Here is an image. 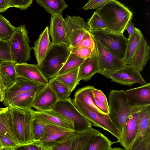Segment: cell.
Returning a JSON list of instances; mask_svg holds the SVG:
<instances>
[{
    "label": "cell",
    "instance_id": "19",
    "mask_svg": "<svg viewBox=\"0 0 150 150\" xmlns=\"http://www.w3.org/2000/svg\"><path fill=\"white\" fill-rule=\"evenodd\" d=\"M33 115L46 124L54 125L74 130L73 123L53 110L40 111L31 109Z\"/></svg>",
    "mask_w": 150,
    "mask_h": 150
},
{
    "label": "cell",
    "instance_id": "14",
    "mask_svg": "<svg viewBox=\"0 0 150 150\" xmlns=\"http://www.w3.org/2000/svg\"><path fill=\"white\" fill-rule=\"evenodd\" d=\"M139 112L130 115L124 124L119 143L126 150H131L137 137L139 124Z\"/></svg>",
    "mask_w": 150,
    "mask_h": 150
},
{
    "label": "cell",
    "instance_id": "10",
    "mask_svg": "<svg viewBox=\"0 0 150 150\" xmlns=\"http://www.w3.org/2000/svg\"><path fill=\"white\" fill-rule=\"evenodd\" d=\"M95 42L99 69L98 73L104 76L121 69L126 65L122 58L111 53L97 41L95 40Z\"/></svg>",
    "mask_w": 150,
    "mask_h": 150
},
{
    "label": "cell",
    "instance_id": "18",
    "mask_svg": "<svg viewBox=\"0 0 150 150\" xmlns=\"http://www.w3.org/2000/svg\"><path fill=\"white\" fill-rule=\"evenodd\" d=\"M100 132L92 127L83 131H74L70 136L71 150H87L89 145Z\"/></svg>",
    "mask_w": 150,
    "mask_h": 150
},
{
    "label": "cell",
    "instance_id": "31",
    "mask_svg": "<svg viewBox=\"0 0 150 150\" xmlns=\"http://www.w3.org/2000/svg\"><path fill=\"white\" fill-rule=\"evenodd\" d=\"M113 143V142L103 133L100 132L96 136L93 141L89 145L87 150L123 149L119 148H112L111 146Z\"/></svg>",
    "mask_w": 150,
    "mask_h": 150
},
{
    "label": "cell",
    "instance_id": "46",
    "mask_svg": "<svg viewBox=\"0 0 150 150\" xmlns=\"http://www.w3.org/2000/svg\"><path fill=\"white\" fill-rule=\"evenodd\" d=\"M92 97L96 98L109 108L108 104L107 98L101 90L95 88L92 91Z\"/></svg>",
    "mask_w": 150,
    "mask_h": 150
},
{
    "label": "cell",
    "instance_id": "20",
    "mask_svg": "<svg viewBox=\"0 0 150 150\" xmlns=\"http://www.w3.org/2000/svg\"><path fill=\"white\" fill-rule=\"evenodd\" d=\"M62 14L51 15L49 29L52 42L54 44H64L69 46L63 24Z\"/></svg>",
    "mask_w": 150,
    "mask_h": 150
},
{
    "label": "cell",
    "instance_id": "21",
    "mask_svg": "<svg viewBox=\"0 0 150 150\" xmlns=\"http://www.w3.org/2000/svg\"><path fill=\"white\" fill-rule=\"evenodd\" d=\"M99 71L96 47L91 55L84 59L79 68L78 79L80 81H87Z\"/></svg>",
    "mask_w": 150,
    "mask_h": 150
},
{
    "label": "cell",
    "instance_id": "33",
    "mask_svg": "<svg viewBox=\"0 0 150 150\" xmlns=\"http://www.w3.org/2000/svg\"><path fill=\"white\" fill-rule=\"evenodd\" d=\"M49 83L56 93L58 100H63L69 98L71 92L69 88L54 77L50 79Z\"/></svg>",
    "mask_w": 150,
    "mask_h": 150
},
{
    "label": "cell",
    "instance_id": "22",
    "mask_svg": "<svg viewBox=\"0 0 150 150\" xmlns=\"http://www.w3.org/2000/svg\"><path fill=\"white\" fill-rule=\"evenodd\" d=\"M150 139V105L139 112L138 133L131 150H135L142 141Z\"/></svg>",
    "mask_w": 150,
    "mask_h": 150
},
{
    "label": "cell",
    "instance_id": "23",
    "mask_svg": "<svg viewBox=\"0 0 150 150\" xmlns=\"http://www.w3.org/2000/svg\"><path fill=\"white\" fill-rule=\"evenodd\" d=\"M52 43L50 40L48 26L46 27L32 47L38 64L42 62L51 47Z\"/></svg>",
    "mask_w": 150,
    "mask_h": 150
},
{
    "label": "cell",
    "instance_id": "24",
    "mask_svg": "<svg viewBox=\"0 0 150 150\" xmlns=\"http://www.w3.org/2000/svg\"><path fill=\"white\" fill-rule=\"evenodd\" d=\"M150 47L144 37L129 64L142 71L150 59Z\"/></svg>",
    "mask_w": 150,
    "mask_h": 150
},
{
    "label": "cell",
    "instance_id": "6",
    "mask_svg": "<svg viewBox=\"0 0 150 150\" xmlns=\"http://www.w3.org/2000/svg\"><path fill=\"white\" fill-rule=\"evenodd\" d=\"M73 101L80 112L92 125L108 132L117 139V142H119L121 137V134L108 115L101 114L76 99H74Z\"/></svg>",
    "mask_w": 150,
    "mask_h": 150
},
{
    "label": "cell",
    "instance_id": "50",
    "mask_svg": "<svg viewBox=\"0 0 150 150\" xmlns=\"http://www.w3.org/2000/svg\"><path fill=\"white\" fill-rule=\"evenodd\" d=\"M135 28L134 25L133 23L130 20L127 24L125 28L128 32L129 37L128 39L130 38L134 33Z\"/></svg>",
    "mask_w": 150,
    "mask_h": 150
},
{
    "label": "cell",
    "instance_id": "51",
    "mask_svg": "<svg viewBox=\"0 0 150 150\" xmlns=\"http://www.w3.org/2000/svg\"><path fill=\"white\" fill-rule=\"evenodd\" d=\"M6 89L0 77V102H3Z\"/></svg>",
    "mask_w": 150,
    "mask_h": 150
},
{
    "label": "cell",
    "instance_id": "47",
    "mask_svg": "<svg viewBox=\"0 0 150 150\" xmlns=\"http://www.w3.org/2000/svg\"><path fill=\"white\" fill-rule=\"evenodd\" d=\"M92 100L95 105L105 114L108 115L109 113V108L103 103L96 98L92 97Z\"/></svg>",
    "mask_w": 150,
    "mask_h": 150
},
{
    "label": "cell",
    "instance_id": "34",
    "mask_svg": "<svg viewBox=\"0 0 150 150\" xmlns=\"http://www.w3.org/2000/svg\"><path fill=\"white\" fill-rule=\"evenodd\" d=\"M84 59L70 53L66 62L56 76L62 75L79 68Z\"/></svg>",
    "mask_w": 150,
    "mask_h": 150
},
{
    "label": "cell",
    "instance_id": "53",
    "mask_svg": "<svg viewBox=\"0 0 150 150\" xmlns=\"http://www.w3.org/2000/svg\"><path fill=\"white\" fill-rule=\"evenodd\" d=\"M4 108H2L0 107V111L4 109Z\"/></svg>",
    "mask_w": 150,
    "mask_h": 150
},
{
    "label": "cell",
    "instance_id": "43",
    "mask_svg": "<svg viewBox=\"0 0 150 150\" xmlns=\"http://www.w3.org/2000/svg\"><path fill=\"white\" fill-rule=\"evenodd\" d=\"M0 141L4 150H15L19 145L7 137L0 135Z\"/></svg>",
    "mask_w": 150,
    "mask_h": 150
},
{
    "label": "cell",
    "instance_id": "40",
    "mask_svg": "<svg viewBox=\"0 0 150 150\" xmlns=\"http://www.w3.org/2000/svg\"><path fill=\"white\" fill-rule=\"evenodd\" d=\"M69 47L70 48L71 53L84 59L89 57L93 51L88 48Z\"/></svg>",
    "mask_w": 150,
    "mask_h": 150
},
{
    "label": "cell",
    "instance_id": "41",
    "mask_svg": "<svg viewBox=\"0 0 150 150\" xmlns=\"http://www.w3.org/2000/svg\"><path fill=\"white\" fill-rule=\"evenodd\" d=\"M33 0H9L10 8L15 7L25 10L29 7Z\"/></svg>",
    "mask_w": 150,
    "mask_h": 150
},
{
    "label": "cell",
    "instance_id": "38",
    "mask_svg": "<svg viewBox=\"0 0 150 150\" xmlns=\"http://www.w3.org/2000/svg\"><path fill=\"white\" fill-rule=\"evenodd\" d=\"M96 46L95 40L93 35L91 31H88L85 33L81 40L72 47L88 48L93 50Z\"/></svg>",
    "mask_w": 150,
    "mask_h": 150
},
{
    "label": "cell",
    "instance_id": "49",
    "mask_svg": "<svg viewBox=\"0 0 150 150\" xmlns=\"http://www.w3.org/2000/svg\"><path fill=\"white\" fill-rule=\"evenodd\" d=\"M10 8L9 0H0V12H4Z\"/></svg>",
    "mask_w": 150,
    "mask_h": 150
},
{
    "label": "cell",
    "instance_id": "3",
    "mask_svg": "<svg viewBox=\"0 0 150 150\" xmlns=\"http://www.w3.org/2000/svg\"><path fill=\"white\" fill-rule=\"evenodd\" d=\"M70 50L64 44L52 43L38 67L48 79L55 77L68 59Z\"/></svg>",
    "mask_w": 150,
    "mask_h": 150
},
{
    "label": "cell",
    "instance_id": "26",
    "mask_svg": "<svg viewBox=\"0 0 150 150\" xmlns=\"http://www.w3.org/2000/svg\"><path fill=\"white\" fill-rule=\"evenodd\" d=\"M0 135L7 137L19 145L13 134L12 118L8 106L0 111Z\"/></svg>",
    "mask_w": 150,
    "mask_h": 150
},
{
    "label": "cell",
    "instance_id": "39",
    "mask_svg": "<svg viewBox=\"0 0 150 150\" xmlns=\"http://www.w3.org/2000/svg\"><path fill=\"white\" fill-rule=\"evenodd\" d=\"M0 59L12 62L8 40L0 39Z\"/></svg>",
    "mask_w": 150,
    "mask_h": 150
},
{
    "label": "cell",
    "instance_id": "52",
    "mask_svg": "<svg viewBox=\"0 0 150 150\" xmlns=\"http://www.w3.org/2000/svg\"><path fill=\"white\" fill-rule=\"evenodd\" d=\"M3 146L1 143V142L0 141V150H3Z\"/></svg>",
    "mask_w": 150,
    "mask_h": 150
},
{
    "label": "cell",
    "instance_id": "48",
    "mask_svg": "<svg viewBox=\"0 0 150 150\" xmlns=\"http://www.w3.org/2000/svg\"><path fill=\"white\" fill-rule=\"evenodd\" d=\"M135 150H150V139L141 142Z\"/></svg>",
    "mask_w": 150,
    "mask_h": 150
},
{
    "label": "cell",
    "instance_id": "5",
    "mask_svg": "<svg viewBox=\"0 0 150 150\" xmlns=\"http://www.w3.org/2000/svg\"><path fill=\"white\" fill-rule=\"evenodd\" d=\"M11 59L15 64L26 63L30 60V40L26 26L21 25L16 29L8 40Z\"/></svg>",
    "mask_w": 150,
    "mask_h": 150
},
{
    "label": "cell",
    "instance_id": "8",
    "mask_svg": "<svg viewBox=\"0 0 150 150\" xmlns=\"http://www.w3.org/2000/svg\"><path fill=\"white\" fill-rule=\"evenodd\" d=\"M91 33L95 40L109 51L120 58H123L128 39L123 34L112 32L106 30Z\"/></svg>",
    "mask_w": 150,
    "mask_h": 150
},
{
    "label": "cell",
    "instance_id": "11",
    "mask_svg": "<svg viewBox=\"0 0 150 150\" xmlns=\"http://www.w3.org/2000/svg\"><path fill=\"white\" fill-rule=\"evenodd\" d=\"M140 71L130 64H126L122 68L106 74L103 76L112 81L121 85L132 86L138 83L141 86L147 83L141 74Z\"/></svg>",
    "mask_w": 150,
    "mask_h": 150
},
{
    "label": "cell",
    "instance_id": "35",
    "mask_svg": "<svg viewBox=\"0 0 150 150\" xmlns=\"http://www.w3.org/2000/svg\"><path fill=\"white\" fill-rule=\"evenodd\" d=\"M46 124L33 115L32 122V137L33 142L40 141L44 134Z\"/></svg>",
    "mask_w": 150,
    "mask_h": 150
},
{
    "label": "cell",
    "instance_id": "15",
    "mask_svg": "<svg viewBox=\"0 0 150 150\" xmlns=\"http://www.w3.org/2000/svg\"><path fill=\"white\" fill-rule=\"evenodd\" d=\"M18 76L41 85H45L49 81L42 72L37 64L27 63L15 64Z\"/></svg>",
    "mask_w": 150,
    "mask_h": 150
},
{
    "label": "cell",
    "instance_id": "2",
    "mask_svg": "<svg viewBox=\"0 0 150 150\" xmlns=\"http://www.w3.org/2000/svg\"><path fill=\"white\" fill-rule=\"evenodd\" d=\"M108 116L121 134L128 117L139 112L148 106H132L129 105L123 90H111L108 96Z\"/></svg>",
    "mask_w": 150,
    "mask_h": 150
},
{
    "label": "cell",
    "instance_id": "17",
    "mask_svg": "<svg viewBox=\"0 0 150 150\" xmlns=\"http://www.w3.org/2000/svg\"><path fill=\"white\" fill-rule=\"evenodd\" d=\"M43 86L18 77L15 83L6 90L3 105L7 107L8 102L14 97L23 93L38 90Z\"/></svg>",
    "mask_w": 150,
    "mask_h": 150
},
{
    "label": "cell",
    "instance_id": "30",
    "mask_svg": "<svg viewBox=\"0 0 150 150\" xmlns=\"http://www.w3.org/2000/svg\"><path fill=\"white\" fill-rule=\"evenodd\" d=\"M92 86H87L78 90L75 93L74 99L80 101L98 112L105 114L94 103L92 99V91L95 89Z\"/></svg>",
    "mask_w": 150,
    "mask_h": 150
},
{
    "label": "cell",
    "instance_id": "32",
    "mask_svg": "<svg viewBox=\"0 0 150 150\" xmlns=\"http://www.w3.org/2000/svg\"><path fill=\"white\" fill-rule=\"evenodd\" d=\"M79 68L54 77L67 87L71 93L80 82L78 79Z\"/></svg>",
    "mask_w": 150,
    "mask_h": 150
},
{
    "label": "cell",
    "instance_id": "37",
    "mask_svg": "<svg viewBox=\"0 0 150 150\" xmlns=\"http://www.w3.org/2000/svg\"><path fill=\"white\" fill-rule=\"evenodd\" d=\"M87 20V23L91 32L105 30L104 22L96 11L94 12L91 18Z\"/></svg>",
    "mask_w": 150,
    "mask_h": 150
},
{
    "label": "cell",
    "instance_id": "36",
    "mask_svg": "<svg viewBox=\"0 0 150 150\" xmlns=\"http://www.w3.org/2000/svg\"><path fill=\"white\" fill-rule=\"evenodd\" d=\"M16 28V27L0 14V39L8 40Z\"/></svg>",
    "mask_w": 150,
    "mask_h": 150
},
{
    "label": "cell",
    "instance_id": "45",
    "mask_svg": "<svg viewBox=\"0 0 150 150\" xmlns=\"http://www.w3.org/2000/svg\"><path fill=\"white\" fill-rule=\"evenodd\" d=\"M70 136L64 141L54 145L52 147V150H71Z\"/></svg>",
    "mask_w": 150,
    "mask_h": 150
},
{
    "label": "cell",
    "instance_id": "13",
    "mask_svg": "<svg viewBox=\"0 0 150 150\" xmlns=\"http://www.w3.org/2000/svg\"><path fill=\"white\" fill-rule=\"evenodd\" d=\"M58 100L57 96L49 83L38 90L34 97L32 107L37 111L52 110Z\"/></svg>",
    "mask_w": 150,
    "mask_h": 150
},
{
    "label": "cell",
    "instance_id": "27",
    "mask_svg": "<svg viewBox=\"0 0 150 150\" xmlns=\"http://www.w3.org/2000/svg\"><path fill=\"white\" fill-rule=\"evenodd\" d=\"M144 36L139 29L135 28L132 36L128 39L126 49L123 58L126 64H129L138 49Z\"/></svg>",
    "mask_w": 150,
    "mask_h": 150
},
{
    "label": "cell",
    "instance_id": "7",
    "mask_svg": "<svg viewBox=\"0 0 150 150\" xmlns=\"http://www.w3.org/2000/svg\"><path fill=\"white\" fill-rule=\"evenodd\" d=\"M52 110L73 124L74 130L79 131L92 127V124L81 114L69 98L58 100Z\"/></svg>",
    "mask_w": 150,
    "mask_h": 150
},
{
    "label": "cell",
    "instance_id": "25",
    "mask_svg": "<svg viewBox=\"0 0 150 150\" xmlns=\"http://www.w3.org/2000/svg\"><path fill=\"white\" fill-rule=\"evenodd\" d=\"M15 64L11 61L0 59V77L6 90L14 84L18 78Z\"/></svg>",
    "mask_w": 150,
    "mask_h": 150
},
{
    "label": "cell",
    "instance_id": "12",
    "mask_svg": "<svg viewBox=\"0 0 150 150\" xmlns=\"http://www.w3.org/2000/svg\"><path fill=\"white\" fill-rule=\"evenodd\" d=\"M74 132L57 125L46 124L43 136L38 142L43 150H52L55 145L66 140Z\"/></svg>",
    "mask_w": 150,
    "mask_h": 150
},
{
    "label": "cell",
    "instance_id": "29",
    "mask_svg": "<svg viewBox=\"0 0 150 150\" xmlns=\"http://www.w3.org/2000/svg\"><path fill=\"white\" fill-rule=\"evenodd\" d=\"M37 3L51 15L62 14L69 7L64 0H36Z\"/></svg>",
    "mask_w": 150,
    "mask_h": 150
},
{
    "label": "cell",
    "instance_id": "28",
    "mask_svg": "<svg viewBox=\"0 0 150 150\" xmlns=\"http://www.w3.org/2000/svg\"><path fill=\"white\" fill-rule=\"evenodd\" d=\"M38 90L25 92L20 94L10 100L7 107L10 105L21 109H31L33 100Z\"/></svg>",
    "mask_w": 150,
    "mask_h": 150
},
{
    "label": "cell",
    "instance_id": "42",
    "mask_svg": "<svg viewBox=\"0 0 150 150\" xmlns=\"http://www.w3.org/2000/svg\"><path fill=\"white\" fill-rule=\"evenodd\" d=\"M110 0H89L81 8L87 10L99 8Z\"/></svg>",
    "mask_w": 150,
    "mask_h": 150
},
{
    "label": "cell",
    "instance_id": "9",
    "mask_svg": "<svg viewBox=\"0 0 150 150\" xmlns=\"http://www.w3.org/2000/svg\"><path fill=\"white\" fill-rule=\"evenodd\" d=\"M63 24L69 46L76 45L87 31H91L88 23L79 16H67L64 19Z\"/></svg>",
    "mask_w": 150,
    "mask_h": 150
},
{
    "label": "cell",
    "instance_id": "4",
    "mask_svg": "<svg viewBox=\"0 0 150 150\" xmlns=\"http://www.w3.org/2000/svg\"><path fill=\"white\" fill-rule=\"evenodd\" d=\"M7 106L12 118L13 134L19 145L33 142L32 137L31 109H21L10 105Z\"/></svg>",
    "mask_w": 150,
    "mask_h": 150
},
{
    "label": "cell",
    "instance_id": "16",
    "mask_svg": "<svg viewBox=\"0 0 150 150\" xmlns=\"http://www.w3.org/2000/svg\"><path fill=\"white\" fill-rule=\"evenodd\" d=\"M129 105L141 106L150 105V83L125 91Z\"/></svg>",
    "mask_w": 150,
    "mask_h": 150
},
{
    "label": "cell",
    "instance_id": "1",
    "mask_svg": "<svg viewBox=\"0 0 150 150\" xmlns=\"http://www.w3.org/2000/svg\"><path fill=\"white\" fill-rule=\"evenodd\" d=\"M96 11L104 22L106 30L118 33H123L133 15L128 8L117 0L110 1Z\"/></svg>",
    "mask_w": 150,
    "mask_h": 150
},
{
    "label": "cell",
    "instance_id": "44",
    "mask_svg": "<svg viewBox=\"0 0 150 150\" xmlns=\"http://www.w3.org/2000/svg\"><path fill=\"white\" fill-rule=\"evenodd\" d=\"M43 150L38 142H33L30 143L17 146L15 150Z\"/></svg>",
    "mask_w": 150,
    "mask_h": 150
}]
</instances>
